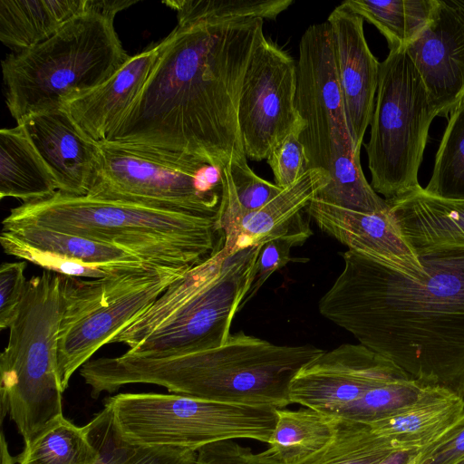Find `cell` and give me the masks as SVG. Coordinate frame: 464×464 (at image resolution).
Segmentation results:
<instances>
[{
  "label": "cell",
  "instance_id": "obj_44",
  "mask_svg": "<svg viewBox=\"0 0 464 464\" xmlns=\"http://www.w3.org/2000/svg\"><path fill=\"white\" fill-rule=\"evenodd\" d=\"M458 464H464V459L460 462H459Z\"/></svg>",
  "mask_w": 464,
  "mask_h": 464
},
{
  "label": "cell",
  "instance_id": "obj_17",
  "mask_svg": "<svg viewBox=\"0 0 464 464\" xmlns=\"http://www.w3.org/2000/svg\"><path fill=\"white\" fill-rule=\"evenodd\" d=\"M339 83L355 150L361 147L372 117L379 82V61L371 52L363 18L342 5L329 14Z\"/></svg>",
  "mask_w": 464,
  "mask_h": 464
},
{
  "label": "cell",
  "instance_id": "obj_15",
  "mask_svg": "<svg viewBox=\"0 0 464 464\" xmlns=\"http://www.w3.org/2000/svg\"><path fill=\"white\" fill-rule=\"evenodd\" d=\"M440 117L464 100V14L440 0L434 16L406 48Z\"/></svg>",
  "mask_w": 464,
  "mask_h": 464
},
{
  "label": "cell",
  "instance_id": "obj_30",
  "mask_svg": "<svg viewBox=\"0 0 464 464\" xmlns=\"http://www.w3.org/2000/svg\"><path fill=\"white\" fill-rule=\"evenodd\" d=\"M395 452L369 424L338 418L333 440L298 464H381Z\"/></svg>",
  "mask_w": 464,
  "mask_h": 464
},
{
  "label": "cell",
  "instance_id": "obj_9",
  "mask_svg": "<svg viewBox=\"0 0 464 464\" xmlns=\"http://www.w3.org/2000/svg\"><path fill=\"white\" fill-rule=\"evenodd\" d=\"M88 196L198 217H218L222 169L186 153L99 142Z\"/></svg>",
  "mask_w": 464,
  "mask_h": 464
},
{
  "label": "cell",
  "instance_id": "obj_36",
  "mask_svg": "<svg viewBox=\"0 0 464 464\" xmlns=\"http://www.w3.org/2000/svg\"><path fill=\"white\" fill-rule=\"evenodd\" d=\"M229 171L235 191L231 200L233 226L230 231L246 214L261 208L283 189L257 176L247 161L231 164Z\"/></svg>",
  "mask_w": 464,
  "mask_h": 464
},
{
  "label": "cell",
  "instance_id": "obj_3",
  "mask_svg": "<svg viewBox=\"0 0 464 464\" xmlns=\"http://www.w3.org/2000/svg\"><path fill=\"white\" fill-rule=\"evenodd\" d=\"M324 352L312 344L277 345L239 331L199 352L148 358L127 351L91 359L80 375L94 399L127 384L149 383L208 401L283 409L292 404L293 378Z\"/></svg>",
  "mask_w": 464,
  "mask_h": 464
},
{
  "label": "cell",
  "instance_id": "obj_27",
  "mask_svg": "<svg viewBox=\"0 0 464 464\" xmlns=\"http://www.w3.org/2000/svg\"><path fill=\"white\" fill-rule=\"evenodd\" d=\"M84 428L98 451L94 464H192L196 460L193 450L129 443L120 435L105 406Z\"/></svg>",
  "mask_w": 464,
  "mask_h": 464
},
{
  "label": "cell",
  "instance_id": "obj_42",
  "mask_svg": "<svg viewBox=\"0 0 464 464\" xmlns=\"http://www.w3.org/2000/svg\"><path fill=\"white\" fill-rule=\"evenodd\" d=\"M16 459L8 451L7 443L4 432L1 433V464H14Z\"/></svg>",
  "mask_w": 464,
  "mask_h": 464
},
{
  "label": "cell",
  "instance_id": "obj_26",
  "mask_svg": "<svg viewBox=\"0 0 464 464\" xmlns=\"http://www.w3.org/2000/svg\"><path fill=\"white\" fill-rule=\"evenodd\" d=\"M440 0H347L341 5L373 24L390 51L405 49L432 20Z\"/></svg>",
  "mask_w": 464,
  "mask_h": 464
},
{
  "label": "cell",
  "instance_id": "obj_1",
  "mask_svg": "<svg viewBox=\"0 0 464 464\" xmlns=\"http://www.w3.org/2000/svg\"><path fill=\"white\" fill-rule=\"evenodd\" d=\"M177 18L143 88L105 141L186 153L220 169L246 161L238 105L264 20Z\"/></svg>",
  "mask_w": 464,
  "mask_h": 464
},
{
  "label": "cell",
  "instance_id": "obj_19",
  "mask_svg": "<svg viewBox=\"0 0 464 464\" xmlns=\"http://www.w3.org/2000/svg\"><path fill=\"white\" fill-rule=\"evenodd\" d=\"M386 202L420 260L464 258V200L431 197L420 186Z\"/></svg>",
  "mask_w": 464,
  "mask_h": 464
},
{
  "label": "cell",
  "instance_id": "obj_38",
  "mask_svg": "<svg viewBox=\"0 0 464 464\" xmlns=\"http://www.w3.org/2000/svg\"><path fill=\"white\" fill-rule=\"evenodd\" d=\"M301 130L290 133L270 152L266 161L270 166L275 184L284 189L296 181L308 169Z\"/></svg>",
  "mask_w": 464,
  "mask_h": 464
},
{
  "label": "cell",
  "instance_id": "obj_23",
  "mask_svg": "<svg viewBox=\"0 0 464 464\" xmlns=\"http://www.w3.org/2000/svg\"><path fill=\"white\" fill-rule=\"evenodd\" d=\"M58 185L24 126L0 130V198L24 203L53 196Z\"/></svg>",
  "mask_w": 464,
  "mask_h": 464
},
{
  "label": "cell",
  "instance_id": "obj_21",
  "mask_svg": "<svg viewBox=\"0 0 464 464\" xmlns=\"http://www.w3.org/2000/svg\"><path fill=\"white\" fill-rule=\"evenodd\" d=\"M160 53V43L130 56L106 82L64 109L96 142L105 141L147 82Z\"/></svg>",
  "mask_w": 464,
  "mask_h": 464
},
{
  "label": "cell",
  "instance_id": "obj_8",
  "mask_svg": "<svg viewBox=\"0 0 464 464\" xmlns=\"http://www.w3.org/2000/svg\"><path fill=\"white\" fill-rule=\"evenodd\" d=\"M121 438L141 446L197 450L227 440L249 439L268 443L276 409L208 401L157 392L118 393L106 398Z\"/></svg>",
  "mask_w": 464,
  "mask_h": 464
},
{
  "label": "cell",
  "instance_id": "obj_24",
  "mask_svg": "<svg viewBox=\"0 0 464 464\" xmlns=\"http://www.w3.org/2000/svg\"><path fill=\"white\" fill-rule=\"evenodd\" d=\"M88 10V0L0 1V40L19 53L52 37Z\"/></svg>",
  "mask_w": 464,
  "mask_h": 464
},
{
  "label": "cell",
  "instance_id": "obj_16",
  "mask_svg": "<svg viewBox=\"0 0 464 464\" xmlns=\"http://www.w3.org/2000/svg\"><path fill=\"white\" fill-rule=\"evenodd\" d=\"M305 211L323 232L348 250L363 254L411 278L426 276L422 261L403 237L389 208L364 213L314 198Z\"/></svg>",
  "mask_w": 464,
  "mask_h": 464
},
{
  "label": "cell",
  "instance_id": "obj_37",
  "mask_svg": "<svg viewBox=\"0 0 464 464\" xmlns=\"http://www.w3.org/2000/svg\"><path fill=\"white\" fill-rule=\"evenodd\" d=\"M313 234L303 216L284 235L264 244L256 266L255 276L245 304L257 293L268 277L292 260L291 248L302 245Z\"/></svg>",
  "mask_w": 464,
  "mask_h": 464
},
{
  "label": "cell",
  "instance_id": "obj_31",
  "mask_svg": "<svg viewBox=\"0 0 464 464\" xmlns=\"http://www.w3.org/2000/svg\"><path fill=\"white\" fill-rule=\"evenodd\" d=\"M328 183L314 198L321 201L364 213L388 209L389 206L366 180L360 156L343 154L337 157L326 171Z\"/></svg>",
  "mask_w": 464,
  "mask_h": 464
},
{
  "label": "cell",
  "instance_id": "obj_25",
  "mask_svg": "<svg viewBox=\"0 0 464 464\" xmlns=\"http://www.w3.org/2000/svg\"><path fill=\"white\" fill-rule=\"evenodd\" d=\"M337 422L338 418L307 407L276 409L268 448L284 464H298L333 440Z\"/></svg>",
  "mask_w": 464,
  "mask_h": 464
},
{
  "label": "cell",
  "instance_id": "obj_41",
  "mask_svg": "<svg viewBox=\"0 0 464 464\" xmlns=\"http://www.w3.org/2000/svg\"><path fill=\"white\" fill-rule=\"evenodd\" d=\"M464 459V416L430 446L411 453L404 464H458Z\"/></svg>",
  "mask_w": 464,
  "mask_h": 464
},
{
  "label": "cell",
  "instance_id": "obj_20",
  "mask_svg": "<svg viewBox=\"0 0 464 464\" xmlns=\"http://www.w3.org/2000/svg\"><path fill=\"white\" fill-rule=\"evenodd\" d=\"M463 416V398L440 387L425 386L413 402L369 425L396 451L413 453L448 433Z\"/></svg>",
  "mask_w": 464,
  "mask_h": 464
},
{
  "label": "cell",
  "instance_id": "obj_11",
  "mask_svg": "<svg viewBox=\"0 0 464 464\" xmlns=\"http://www.w3.org/2000/svg\"><path fill=\"white\" fill-rule=\"evenodd\" d=\"M188 269L150 265L103 278L62 276L64 309L58 339V372L63 392L78 369Z\"/></svg>",
  "mask_w": 464,
  "mask_h": 464
},
{
  "label": "cell",
  "instance_id": "obj_39",
  "mask_svg": "<svg viewBox=\"0 0 464 464\" xmlns=\"http://www.w3.org/2000/svg\"><path fill=\"white\" fill-rule=\"evenodd\" d=\"M195 464H284L268 448L256 453L236 440L209 443L196 450Z\"/></svg>",
  "mask_w": 464,
  "mask_h": 464
},
{
  "label": "cell",
  "instance_id": "obj_18",
  "mask_svg": "<svg viewBox=\"0 0 464 464\" xmlns=\"http://www.w3.org/2000/svg\"><path fill=\"white\" fill-rule=\"evenodd\" d=\"M17 124L24 126L51 169L58 191L87 195L100 160V143L85 134L65 109L34 114Z\"/></svg>",
  "mask_w": 464,
  "mask_h": 464
},
{
  "label": "cell",
  "instance_id": "obj_43",
  "mask_svg": "<svg viewBox=\"0 0 464 464\" xmlns=\"http://www.w3.org/2000/svg\"><path fill=\"white\" fill-rule=\"evenodd\" d=\"M411 452H395L381 464H404Z\"/></svg>",
  "mask_w": 464,
  "mask_h": 464
},
{
  "label": "cell",
  "instance_id": "obj_2",
  "mask_svg": "<svg viewBox=\"0 0 464 464\" xmlns=\"http://www.w3.org/2000/svg\"><path fill=\"white\" fill-rule=\"evenodd\" d=\"M341 255L320 314L421 384L464 399V258L421 259L426 276L415 279L358 252Z\"/></svg>",
  "mask_w": 464,
  "mask_h": 464
},
{
  "label": "cell",
  "instance_id": "obj_13",
  "mask_svg": "<svg viewBox=\"0 0 464 464\" xmlns=\"http://www.w3.org/2000/svg\"><path fill=\"white\" fill-rule=\"evenodd\" d=\"M295 91L296 61L264 35L246 71L238 105L246 158L266 160L286 136L302 131Z\"/></svg>",
  "mask_w": 464,
  "mask_h": 464
},
{
  "label": "cell",
  "instance_id": "obj_14",
  "mask_svg": "<svg viewBox=\"0 0 464 464\" xmlns=\"http://www.w3.org/2000/svg\"><path fill=\"white\" fill-rule=\"evenodd\" d=\"M410 378L362 344L343 343L302 367L291 382L289 397L291 403L335 417L367 392Z\"/></svg>",
  "mask_w": 464,
  "mask_h": 464
},
{
  "label": "cell",
  "instance_id": "obj_29",
  "mask_svg": "<svg viewBox=\"0 0 464 464\" xmlns=\"http://www.w3.org/2000/svg\"><path fill=\"white\" fill-rule=\"evenodd\" d=\"M97 457L84 426H76L63 414L24 445L16 460L18 464H94Z\"/></svg>",
  "mask_w": 464,
  "mask_h": 464
},
{
  "label": "cell",
  "instance_id": "obj_45",
  "mask_svg": "<svg viewBox=\"0 0 464 464\" xmlns=\"http://www.w3.org/2000/svg\"><path fill=\"white\" fill-rule=\"evenodd\" d=\"M195 461H196V460H195ZM192 464H195V462H194V463H192Z\"/></svg>",
  "mask_w": 464,
  "mask_h": 464
},
{
  "label": "cell",
  "instance_id": "obj_5",
  "mask_svg": "<svg viewBox=\"0 0 464 464\" xmlns=\"http://www.w3.org/2000/svg\"><path fill=\"white\" fill-rule=\"evenodd\" d=\"M3 227L32 225L120 247L150 265L190 268L217 248V217H198L61 191L14 208Z\"/></svg>",
  "mask_w": 464,
  "mask_h": 464
},
{
  "label": "cell",
  "instance_id": "obj_34",
  "mask_svg": "<svg viewBox=\"0 0 464 464\" xmlns=\"http://www.w3.org/2000/svg\"><path fill=\"white\" fill-rule=\"evenodd\" d=\"M0 243L5 253L28 261L44 271L63 276L95 279L122 274L150 266L148 263L100 266L61 257L55 254L34 248L6 230L1 231Z\"/></svg>",
  "mask_w": 464,
  "mask_h": 464
},
{
  "label": "cell",
  "instance_id": "obj_4",
  "mask_svg": "<svg viewBox=\"0 0 464 464\" xmlns=\"http://www.w3.org/2000/svg\"><path fill=\"white\" fill-rule=\"evenodd\" d=\"M215 251L188 269L111 343L161 358L215 348L230 335L233 318L245 305L263 245L228 255Z\"/></svg>",
  "mask_w": 464,
  "mask_h": 464
},
{
  "label": "cell",
  "instance_id": "obj_40",
  "mask_svg": "<svg viewBox=\"0 0 464 464\" xmlns=\"http://www.w3.org/2000/svg\"><path fill=\"white\" fill-rule=\"evenodd\" d=\"M26 261L3 263L0 267V329L8 328L24 297Z\"/></svg>",
  "mask_w": 464,
  "mask_h": 464
},
{
  "label": "cell",
  "instance_id": "obj_10",
  "mask_svg": "<svg viewBox=\"0 0 464 464\" xmlns=\"http://www.w3.org/2000/svg\"><path fill=\"white\" fill-rule=\"evenodd\" d=\"M438 116L405 49L389 52L379 82L365 144L371 186L385 200L419 188L418 172L433 119Z\"/></svg>",
  "mask_w": 464,
  "mask_h": 464
},
{
  "label": "cell",
  "instance_id": "obj_12",
  "mask_svg": "<svg viewBox=\"0 0 464 464\" xmlns=\"http://www.w3.org/2000/svg\"><path fill=\"white\" fill-rule=\"evenodd\" d=\"M295 108L304 124L299 140L307 169L328 170L340 155L355 154L337 73L329 23L310 25L296 61Z\"/></svg>",
  "mask_w": 464,
  "mask_h": 464
},
{
  "label": "cell",
  "instance_id": "obj_7",
  "mask_svg": "<svg viewBox=\"0 0 464 464\" xmlns=\"http://www.w3.org/2000/svg\"><path fill=\"white\" fill-rule=\"evenodd\" d=\"M63 309V276L44 270L33 276L0 355L1 420L10 414L24 445L63 415L58 339Z\"/></svg>",
  "mask_w": 464,
  "mask_h": 464
},
{
  "label": "cell",
  "instance_id": "obj_35",
  "mask_svg": "<svg viewBox=\"0 0 464 464\" xmlns=\"http://www.w3.org/2000/svg\"><path fill=\"white\" fill-rule=\"evenodd\" d=\"M425 386L412 378L384 384L367 392L335 417L370 424L413 402Z\"/></svg>",
  "mask_w": 464,
  "mask_h": 464
},
{
  "label": "cell",
  "instance_id": "obj_32",
  "mask_svg": "<svg viewBox=\"0 0 464 464\" xmlns=\"http://www.w3.org/2000/svg\"><path fill=\"white\" fill-rule=\"evenodd\" d=\"M423 190L442 199L464 200V100L448 118L430 179Z\"/></svg>",
  "mask_w": 464,
  "mask_h": 464
},
{
  "label": "cell",
  "instance_id": "obj_6",
  "mask_svg": "<svg viewBox=\"0 0 464 464\" xmlns=\"http://www.w3.org/2000/svg\"><path fill=\"white\" fill-rule=\"evenodd\" d=\"M116 14L88 0V10L46 41L2 61L6 105L17 123L96 90L130 58L114 28Z\"/></svg>",
  "mask_w": 464,
  "mask_h": 464
},
{
  "label": "cell",
  "instance_id": "obj_22",
  "mask_svg": "<svg viewBox=\"0 0 464 464\" xmlns=\"http://www.w3.org/2000/svg\"><path fill=\"white\" fill-rule=\"evenodd\" d=\"M329 180L323 169H309L261 208L246 214L226 235L223 248L228 255L260 246L290 230Z\"/></svg>",
  "mask_w": 464,
  "mask_h": 464
},
{
  "label": "cell",
  "instance_id": "obj_28",
  "mask_svg": "<svg viewBox=\"0 0 464 464\" xmlns=\"http://www.w3.org/2000/svg\"><path fill=\"white\" fill-rule=\"evenodd\" d=\"M2 229L8 231L34 248L85 264L111 266L146 263L134 255L112 245L52 228L20 225L6 227Z\"/></svg>",
  "mask_w": 464,
  "mask_h": 464
},
{
  "label": "cell",
  "instance_id": "obj_33",
  "mask_svg": "<svg viewBox=\"0 0 464 464\" xmlns=\"http://www.w3.org/2000/svg\"><path fill=\"white\" fill-rule=\"evenodd\" d=\"M293 0H174L164 1L181 15L197 20L262 18L275 20Z\"/></svg>",
  "mask_w": 464,
  "mask_h": 464
}]
</instances>
